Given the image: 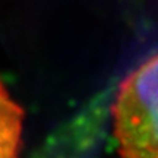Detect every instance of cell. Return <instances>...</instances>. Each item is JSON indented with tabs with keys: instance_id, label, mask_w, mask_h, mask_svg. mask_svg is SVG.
<instances>
[{
	"instance_id": "obj_1",
	"label": "cell",
	"mask_w": 158,
	"mask_h": 158,
	"mask_svg": "<svg viewBox=\"0 0 158 158\" xmlns=\"http://www.w3.org/2000/svg\"><path fill=\"white\" fill-rule=\"evenodd\" d=\"M111 117L120 157L158 158V53L122 81Z\"/></svg>"
},
{
	"instance_id": "obj_2",
	"label": "cell",
	"mask_w": 158,
	"mask_h": 158,
	"mask_svg": "<svg viewBox=\"0 0 158 158\" xmlns=\"http://www.w3.org/2000/svg\"><path fill=\"white\" fill-rule=\"evenodd\" d=\"M23 111L0 81V158H19Z\"/></svg>"
}]
</instances>
